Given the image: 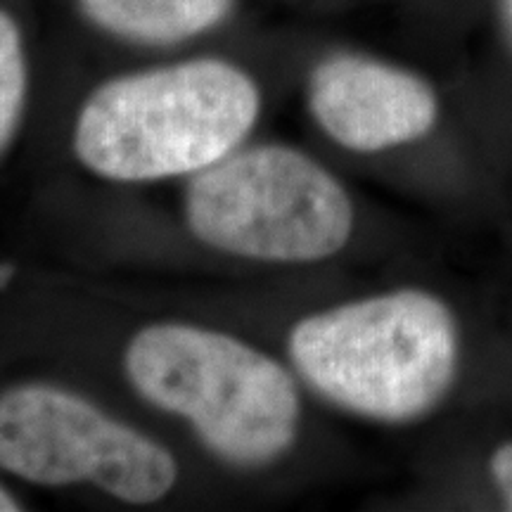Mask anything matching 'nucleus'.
<instances>
[{
	"instance_id": "6",
	"label": "nucleus",
	"mask_w": 512,
	"mask_h": 512,
	"mask_svg": "<svg viewBox=\"0 0 512 512\" xmlns=\"http://www.w3.org/2000/svg\"><path fill=\"white\" fill-rule=\"evenodd\" d=\"M313 126L351 155H384L427 138L439 121V95L411 69L380 57L323 55L304 79Z\"/></svg>"
},
{
	"instance_id": "5",
	"label": "nucleus",
	"mask_w": 512,
	"mask_h": 512,
	"mask_svg": "<svg viewBox=\"0 0 512 512\" xmlns=\"http://www.w3.org/2000/svg\"><path fill=\"white\" fill-rule=\"evenodd\" d=\"M0 470L53 491H93L150 508L176 496L178 453L98 396L60 380L0 389Z\"/></svg>"
},
{
	"instance_id": "3",
	"label": "nucleus",
	"mask_w": 512,
	"mask_h": 512,
	"mask_svg": "<svg viewBox=\"0 0 512 512\" xmlns=\"http://www.w3.org/2000/svg\"><path fill=\"white\" fill-rule=\"evenodd\" d=\"M306 392L387 427L430 418L460 370V325L439 294L394 287L294 318L283 339Z\"/></svg>"
},
{
	"instance_id": "11",
	"label": "nucleus",
	"mask_w": 512,
	"mask_h": 512,
	"mask_svg": "<svg viewBox=\"0 0 512 512\" xmlns=\"http://www.w3.org/2000/svg\"><path fill=\"white\" fill-rule=\"evenodd\" d=\"M501 19H503V29L508 34L510 48H512V0H501Z\"/></svg>"
},
{
	"instance_id": "10",
	"label": "nucleus",
	"mask_w": 512,
	"mask_h": 512,
	"mask_svg": "<svg viewBox=\"0 0 512 512\" xmlns=\"http://www.w3.org/2000/svg\"><path fill=\"white\" fill-rule=\"evenodd\" d=\"M17 510H24V505L19 503V498L12 494V491L0 482V512H17Z\"/></svg>"
},
{
	"instance_id": "7",
	"label": "nucleus",
	"mask_w": 512,
	"mask_h": 512,
	"mask_svg": "<svg viewBox=\"0 0 512 512\" xmlns=\"http://www.w3.org/2000/svg\"><path fill=\"white\" fill-rule=\"evenodd\" d=\"M69 8L100 41L164 57L221 36L238 22L242 0H69Z\"/></svg>"
},
{
	"instance_id": "1",
	"label": "nucleus",
	"mask_w": 512,
	"mask_h": 512,
	"mask_svg": "<svg viewBox=\"0 0 512 512\" xmlns=\"http://www.w3.org/2000/svg\"><path fill=\"white\" fill-rule=\"evenodd\" d=\"M264 114L266 86L252 64L197 48L95 81L76 102L67 145L102 185H181L252 140Z\"/></svg>"
},
{
	"instance_id": "8",
	"label": "nucleus",
	"mask_w": 512,
	"mask_h": 512,
	"mask_svg": "<svg viewBox=\"0 0 512 512\" xmlns=\"http://www.w3.org/2000/svg\"><path fill=\"white\" fill-rule=\"evenodd\" d=\"M34 57L24 22L0 3V159L10 152L29 114Z\"/></svg>"
},
{
	"instance_id": "2",
	"label": "nucleus",
	"mask_w": 512,
	"mask_h": 512,
	"mask_svg": "<svg viewBox=\"0 0 512 512\" xmlns=\"http://www.w3.org/2000/svg\"><path fill=\"white\" fill-rule=\"evenodd\" d=\"M117 370L147 411L181 427L221 470L261 477L297 451L304 384L283 354L207 320L162 316L121 339Z\"/></svg>"
},
{
	"instance_id": "9",
	"label": "nucleus",
	"mask_w": 512,
	"mask_h": 512,
	"mask_svg": "<svg viewBox=\"0 0 512 512\" xmlns=\"http://www.w3.org/2000/svg\"><path fill=\"white\" fill-rule=\"evenodd\" d=\"M489 475L491 482L496 486L498 496H501L505 510L512 512V439L503 441V444L491 453Z\"/></svg>"
},
{
	"instance_id": "4",
	"label": "nucleus",
	"mask_w": 512,
	"mask_h": 512,
	"mask_svg": "<svg viewBox=\"0 0 512 512\" xmlns=\"http://www.w3.org/2000/svg\"><path fill=\"white\" fill-rule=\"evenodd\" d=\"M178 221L207 254L256 268H302L349 247L356 204L302 147L254 136L181 183Z\"/></svg>"
}]
</instances>
